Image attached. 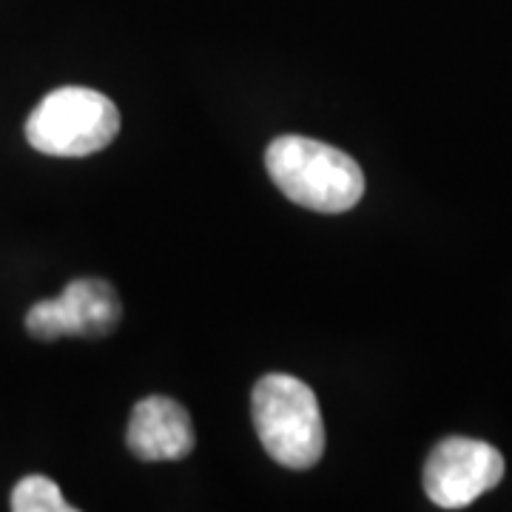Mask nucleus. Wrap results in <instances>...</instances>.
<instances>
[{
  "label": "nucleus",
  "instance_id": "f257e3e1",
  "mask_svg": "<svg viewBox=\"0 0 512 512\" xmlns=\"http://www.w3.org/2000/svg\"><path fill=\"white\" fill-rule=\"evenodd\" d=\"M265 168L288 200L319 214L350 211L365 194L359 163L345 151L311 137H276L265 151Z\"/></svg>",
  "mask_w": 512,
  "mask_h": 512
},
{
  "label": "nucleus",
  "instance_id": "f03ea898",
  "mask_svg": "<svg viewBox=\"0 0 512 512\" xmlns=\"http://www.w3.org/2000/svg\"><path fill=\"white\" fill-rule=\"evenodd\" d=\"M256 436L288 470H311L325 453V421L316 393L288 373L262 376L251 399Z\"/></svg>",
  "mask_w": 512,
  "mask_h": 512
},
{
  "label": "nucleus",
  "instance_id": "7ed1b4c3",
  "mask_svg": "<svg viewBox=\"0 0 512 512\" xmlns=\"http://www.w3.org/2000/svg\"><path fill=\"white\" fill-rule=\"evenodd\" d=\"M120 131V111L103 92L63 86L49 92L26 120L29 146L49 157H89Z\"/></svg>",
  "mask_w": 512,
  "mask_h": 512
},
{
  "label": "nucleus",
  "instance_id": "20e7f679",
  "mask_svg": "<svg viewBox=\"0 0 512 512\" xmlns=\"http://www.w3.org/2000/svg\"><path fill=\"white\" fill-rule=\"evenodd\" d=\"M504 478V456L493 444L450 436L424 464V493L441 510H464Z\"/></svg>",
  "mask_w": 512,
  "mask_h": 512
},
{
  "label": "nucleus",
  "instance_id": "39448f33",
  "mask_svg": "<svg viewBox=\"0 0 512 512\" xmlns=\"http://www.w3.org/2000/svg\"><path fill=\"white\" fill-rule=\"evenodd\" d=\"M123 305L106 279H74L57 299H43L26 313V330L40 342L63 336H106L120 325Z\"/></svg>",
  "mask_w": 512,
  "mask_h": 512
},
{
  "label": "nucleus",
  "instance_id": "423d86ee",
  "mask_svg": "<svg viewBox=\"0 0 512 512\" xmlns=\"http://www.w3.org/2000/svg\"><path fill=\"white\" fill-rule=\"evenodd\" d=\"M128 450L143 461H180L194 450V424L183 404L148 396L134 404L126 430Z\"/></svg>",
  "mask_w": 512,
  "mask_h": 512
},
{
  "label": "nucleus",
  "instance_id": "0eeeda50",
  "mask_svg": "<svg viewBox=\"0 0 512 512\" xmlns=\"http://www.w3.org/2000/svg\"><path fill=\"white\" fill-rule=\"evenodd\" d=\"M12 510L15 512H72V504L60 493L52 478L26 476L20 478L18 487L12 490Z\"/></svg>",
  "mask_w": 512,
  "mask_h": 512
}]
</instances>
